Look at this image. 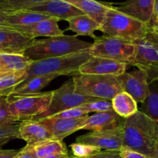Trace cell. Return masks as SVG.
<instances>
[{"instance_id":"cell-24","label":"cell","mask_w":158,"mask_h":158,"mask_svg":"<svg viewBox=\"0 0 158 158\" xmlns=\"http://www.w3.org/2000/svg\"><path fill=\"white\" fill-rule=\"evenodd\" d=\"M113 110L123 119L131 117L138 111L137 103L130 94L126 92L117 94L111 100Z\"/></svg>"},{"instance_id":"cell-13","label":"cell","mask_w":158,"mask_h":158,"mask_svg":"<svg viewBox=\"0 0 158 158\" xmlns=\"http://www.w3.org/2000/svg\"><path fill=\"white\" fill-rule=\"evenodd\" d=\"M12 28H0V52L23 54L35 41Z\"/></svg>"},{"instance_id":"cell-5","label":"cell","mask_w":158,"mask_h":158,"mask_svg":"<svg viewBox=\"0 0 158 158\" xmlns=\"http://www.w3.org/2000/svg\"><path fill=\"white\" fill-rule=\"evenodd\" d=\"M149 26L109 6L104 21L99 30L105 35L134 41L141 37Z\"/></svg>"},{"instance_id":"cell-31","label":"cell","mask_w":158,"mask_h":158,"mask_svg":"<svg viewBox=\"0 0 158 158\" xmlns=\"http://www.w3.org/2000/svg\"><path fill=\"white\" fill-rule=\"evenodd\" d=\"M70 148L73 155L78 157L87 158L101 151L100 148L93 146V145L77 143V142L72 143L70 145Z\"/></svg>"},{"instance_id":"cell-3","label":"cell","mask_w":158,"mask_h":158,"mask_svg":"<svg viewBox=\"0 0 158 158\" xmlns=\"http://www.w3.org/2000/svg\"><path fill=\"white\" fill-rule=\"evenodd\" d=\"M90 56L88 49L63 56L34 61L26 71L27 79L49 74H55L58 77L75 76L79 74L80 67Z\"/></svg>"},{"instance_id":"cell-33","label":"cell","mask_w":158,"mask_h":158,"mask_svg":"<svg viewBox=\"0 0 158 158\" xmlns=\"http://www.w3.org/2000/svg\"><path fill=\"white\" fill-rule=\"evenodd\" d=\"M87 116H89V114H86L84 110L82 109L80 106H77V107L62 111V112L58 113V114L47 117V118L53 119V120H56V119H76L87 117Z\"/></svg>"},{"instance_id":"cell-19","label":"cell","mask_w":158,"mask_h":158,"mask_svg":"<svg viewBox=\"0 0 158 158\" xmlns=\"http://www.w3.org/2000/svg\"><path fill=\"white\" fill-rule=\"evenodd\" d=\"M154 0H128L119 6L113 7L117 10L148 24L151 19Z\"/></svg>"},{"instance_id":"cell-29","label":"cell","mask_w":158,"mask_h":158,"mask_svg":"<svg viewBox=\"0 0 158 158\" xmlns=\"http://www.w3.org/2000/svg\"><path fill=\"white\" fill-rule=\"evenodd\" d=\"M80 107L84 110L85 112L88 114L89 113H100L113 110L111 100H102V99L84 103V104L81 105Z\"/></svg>"},{"instance_id":"cell-41","label":"cell","mask_w":158,"mask_h":158,"mask_svg":"<svg viewBox=\"0 0 158 158\" xmlns=\"http://www.w3.org/2000/svg\"><path fill=\"white\" fill-rule=\"evenodd\" d=\"M146 73L148 74V82L154 80V79H158V66L148 69V70H146Z\"/></svg>"},{"instance_id":"cell-9","label":"cell","mask_w":158,"mask_h":158,"mask_svg":"<svg viewBox=\"0 0 158 158\" xmlns=\"http://www.w3.org/2000/svg\"><path fill=\"white\" fill-rule=\"evenodd\" d=\"M136 56L132 66L148 70L158 66V29L149 27L147 32L134 40Z\"/></svg>"},{"instance_id":"cell-46","label":"cell","mask_w":158,"mask_h":158,"mask_svg":"<svg viewBox=\"0 0 158 158\" xmlns=\"http://www.w3.org/2000/svg\"><path fill=\"white\" fill-rule=\"evenodd\" d=\"M66 158H85V157H66Z\"/></svg>"},{"instance_id":"cell-6","label":"cell","mask_w":158,"mask_h":158,"mask_svg":"<svg viewBox=\"0 0 158 158\" xmlns=\"http://www.w3.org/2000/svg\"><path fill=\"white\" fill-rule=\"evenodd\" d=\"M89 53L93 56L114 60L132 66L136 56L134 42L111 35L96 37Z\"/></svg>"},{"instance_id":"cell-28","label":"cell","mask_w":158,"mask_h":158,"mask_svg":"<svg viewBox=\"0 0 158 158\" xmlns=\"http://www.w3.org/2000/svg\"><path fill=\"white\" fill-rule=\"evenodd\" d=\"M27 77L26 71L0 73V97H8Z\"/></svg>"},{"instance_id":"cell-40","label":"cell","mask_w":158,"mask_h":158,"mask_svg":"<svg viewBox=\"0 0 158 158\" xmlns=\"http://www.w3.org/2000/svg\"><path fill=\"white\" fill-rule=\"evenodd\" d=\"M11 11L14 10L0 11V28H8V24L6 23V16Z\"/></svg>"},{"instance_id":"cell-34","label":"cell","mask_w":158,"mask_h":158,"mask_svg":"<svg viewBox=\"0 0 158 158\" xmlns=\"http://www.w3.org/2000/svg\"><path fill=\"white\" fill-rule=\"evenodd\" d=\"M19 124L9 125L0 127V139L19 138Z\"/></svg>"},{"instance_id":"cell-37","label":"cell","mask_w":158,"mask_h":158,"mask_svg":"<svg viewBox=\"0 0 158 158\" xmlns=\"http://www.w3.org/2000/svg\"><path fill=\"white\" fill-rule=\"evenodd\" d=\"M148 26L158 29V0H154V9Z\"/></svg>"},{"instance_id":"cell-32","label":"cell","mask_w":158,"mask_h":158,"mask_svg":"<svg viewBox=\"0 0 158 158\" xmlns=\"http://www.w3.org/2000/svg\"><path fill=\"white\" fill-rule=\"evenodd\" d=\"M46 1L48 0H6L8 5L14 11L29 10Z\"/></svg>"},{"instance_id":"cell-16","label":"cell","mask_w":158,"mask_h":158,"mask_svg":"<svg viewBox=\"0 0 158 158\" xmlns=\"http://www.w3.org/2000/svg\"><path fill=\"white\" fill-rule=\"evenodd\" d=\"M88 117V116H87ZM76 119H53L44 118L39 120L41 123L46 125L52 134L53 139L63 141L70 134L76 131H80L82 127L84 125L86 117Z\"/></svg>"},{"instance_id":"cell-10","label":"cell","mask_w":158,"mask_h":158,"mask_svg":"<svg viewBox=\"0 0 158 158\" xmlns=\"http://www.w3.org/2000/svg\"><path fill=\"white\" fill-rule=\"evenodd\" d=\"M77 143L93 145L101 151H120L123 147L122 127L88 133L77 137Z\"/></svg>"},{"instance_id":"cell-8","label":"cell","mask_w":158,"mask_h":158,"mask_svg":"<svg viewBox=\"0 0 158 158\" xmlns=\"http://www.w3.org/2000/svg\"><path fill=\"white\" fill-rule=\"evenodd\" d=\"M97 100L100 99L77 94L75 92L73 80V78H70L68 81L63 83V86L52 91V99L48 107L43 112L34 117L31 120H39L47 118L62 111L80 106L84 103Z\"/></svg>"},{"instance_id":"cell-14","label":"cell","mask_w":158,"mask_h":158,"mask_svg":"<svg viewBox=\"0 0 158 158\" xmlns=\"http://www.w3.org/2000/svg\"><path fill=\"white\" fill-rule=\"evenodd\" d=\"M29 10L40 12L48 16L58 19L59 20H68L77 15H84L73 5L63 0H48Z\"/></svg>"},{"instance_id":"cell-42","label":"cell","mask_w":158,"mask_h":158,"mask_svg":"<svg viewBox=\"0 0 158 158\" xmlns=\"http://www.w3.org/2000/svg\"><path fill=\"white\" fill-rule=\"evenodd\" d=\"M2 10H13L8 5L6 0H0V11Z\"/></svg>"},{"instance_id":"cell-44","label":"cell","mask_w":158,"mask_h":158,"mask_svg":"<svg viewBox=\"0 0 158 158\" xmlns=\"http://www.w3.org/2000/svg\"><path fill=\"white\" fill-rule=\"evenodd\" d=\"M12 139L10 138H6V139H0V148L2 146H4L5 144H6L7 143H9V141H11Z\"/></svg>"},{"instance_id":"cell-7","label":"cell","mask_w":158,"mask_h":158,"mask_svg":"<svg viewBox=\"0 0 158 158\" xmlns=\"http://www.w3.org/2000/svg\"><path fill=\"white\" fill-rule=\"evenodd\" d=\"M52 91L22 94L12 93L6 97L9 111L19 121L31 120L45 110L52 99Z\"/></svg>"},{"instance_id":"cell-23","label":"cell","mask_w":158,"mask_h":158,"mask_svg":"<svg viewBox=\"0 0 158 158\" xmlns=\"http://www.w3.org/2000/svg\"><path fill=\"white\" fill-rule=\"evenodd\" d=\"M49 18L51 17L32 10L11 11L6 16V23L8 24V28L29 26Z\"/></svg>"},{"instance_id":"cell-22","label":"cell","mask_w":158,"mask_h":158,"mask_svg":"<svg viewBox=\"0 0 158 158\" xmlns=\"http://www.w3.org/2000/svg\"><path fill=\"white\" fill-rule=\"evenodd\" d=\"M32 63L23 54L0 52V73L27 71Z\"/></svg>"},{"instance_id":"cell-18","label":"cell","mask_w":158,"mask_h":158,"mask_svg":"<svg viewBox=\"0 0 158 158\" xmlns=\"http://www.w3.org/2000/svg\"><path fill=\"white\" fill-rule=\"evenodd\" d=\"M59 21L60 20L58 19L51 17L29 26H12L11 28L31 38L35 39L39 36H46L49 38L63 35V31L59 27Z\"/></svg>"},{"instance_id":"cell-20","label":"cell","mask_w":158,"mask_h":158,"mask_svg":"<svg viewBox=\"0 0 158 158\" xmlns=\"http://www.w3.org/2000/svg\"><path fill=\"white\" fill-rule=\"evenodd\" d=\"M81 11L84 15H88L95 20L100 26L104 21L109 6L103 4L95 0H63Z\"/></svg>"},{"instance_id":"cell-38","label":"cell","mask_w":158,"mask_h":158,"mask_svg":"<svg viewBox=\"0 0 158 158\" xmlns=\"http://www.w3.org/2000/svg\"><path fill=\"white\" fill-rule=\"evenodd\" d=\"M15 158H37L35 157V155L33 154V153L32 152L31 149L29 148V147L27 144L26 145V147L23 148H22L19 151V152L18 153Z\"/></svg>"},{"instance_id":"cell-36","label":"cell","mask_w":158,"mask_h":158,"mask_svg":"<svg viewBox=\"0 0 158 158\" xmlns=\"http://www.w3.org/2000/svg\"><path fill=\"white\" fill-rule=\"evenodd\" d=\"M120 152L123 158H150L143 154L137 152V151H133L130 148H125V147H122Z\"/></svg>"},{"instance_id":"cell-43","label":"cell","mask_w":158,"mask_h":158,"mask_svg":"<svg viewBox=\"0 0 158 158\" xmlns=\"http://www.w3.org/2000/svg\"><path fill=\"white\" fill-rule=\"evenodd\" d=\"M68 157V154H52V155L46 156L43 158H66Z\"/></svg>"},{"instance_id":"cell-17","label":"cell","mask_w":158,"mask_h":158,"mask_svg":"<svg viewBox=\"0 0 158 158\" xmlns=\"http://www.w3.org/2000/svg\"><path fill=\"white\" fill-rule=\"evenodd\" d=\"M19 138L23 139L26 144L32 145L39 142L53 139L49 128L39 120H26L19 126Z\"/></svg>"},{"instance_id":"cell-21","label":"cell","mask_w":158,"mask_h":158,"mask_svg":"<svg viewBox=\"0 0 158 158\" xmlns=\"http://www.w3.org/2000/svg\"><path fill=\"white\" fill-rule=\"evenodd\" d=\"M69 23V27L66 30H71L76 32L77 35H87L91 38H96L94 32L99 30L100 25L95 20L86 15H77L66 20Z\"/></svg>"},{"instance_id":"cell-1","label":"cell","mask_w":158,"mask_h":158,"mask_svg":"<svg viewBox=\"0 0 158 158\" xmlns=\"http://www.w3.org/2000/svg\"><path fill=\"white\" fill-rule=\"evenodd\" d=\"M123 147L155 158L158 140V125L141 111L123 120Z\"/></svg>"},{"instance_id":"cell-27","label":"cell","mask_w":158,"mask_h":158,"mask_svg":"<svg viewBox=\"0 0 158 158\" xmlns=\"http://www.w3.org/2000/svg\"><path fill=\"white\" fill-rule=\"evenodd\" d=\"M57 77L58 76L55 74H49V75L36 76L32 78L26 79L20 84H19L14 89L12 93L22 94L39 93Z\"/></svg>"},{"instance_id":"cell-15","label":"cell","mask_w":158,"mask_h":158,"mask_svg":"<svg viewBox=\"0 0 158 158\" xmlns=\"http://www.w3.org/2000/svg\"><path fill=\"white\" fill-rule=\"evenodd\" d=\"M124 119L120 117L115 111L109 110L105 112L95 113L88 116L81 130L90 131L91 132L107 131L120 128L123 126Z\"/></svg>"},{"instance_id":"cell-45","label":"cell","mask_w":158,"mask_h":158,"mask_svg":"<svg viewBox=\"0 0 158 158\" xmlns=\"http://www.w3.org/2000/svg\"><path fill=\"white\" fill-rule=\"evenodd\" d=\"M155 158H158V140L157 141V144H156L155 148Z\"/></svg>"},{"instance_id":"cell-4","label":"cell","mask_w":158,"mask_h":158,"mask_svg":"<svg viewBox=\"0 0 158 158\" xmlns=\"http://www.w3.org/2000/svg\"><path fill=\"white\" fill-rule=\"evenodd\" d=\"M72 78L75 92L83 96L111 100L117 94L123 92L116 76L79 73Z\"/></svg>"},{"instance_id":"cell-26","label":"cell","mask_w":158,"mask_h":158,"mask_svg":"<svg viewBox=\"0 0 158 158\" xmlns=\"http://www.w3.org/2000/svg\"><path fill=\"white\" fill-rule=\"evenodd\" d=\"M27 145L37 158H43L56 154H68L66 144L61 140L55 139L44 140L32 145Z\"/></svg>"},{"instance_id":"cell-12","label":"cell","mask_w":158,"mask_h":158,"mask_svg":"<svg viewBox=\"0 0 158 158\" xmlns=\"http://www.w3.org/2000/svg\"><path fill=\"white\" fill-rule=\"evenodd\" d=\"M128 65L91 56L79 69L80 74L112 75L119 77L127 72Z\"/></svg>"},{"instance_id":"cell-11","label":"cell","mask_w":158,"mask_h":158,"mask_svg":"<svg viewBox=\"0 0 158 158\" xmlns=\"http://www.w3.org/2000/svg\"><path fill=\"white\" fill-rule=\"evenodd\" d=\"M120 86L123 92L127 93L137 103H142L148 94V77L146 71L137 69L125 72L119 76Z\"/></svg>"},{"instance_id":"cell-35","label":"cell","mask_w":158,"mask_h":158,"mask_svg":"<svg viewBox=\"0 0 158 158\" xmlns=\"http://www.w3.org/2000/svg\"><path fill=\"white\" fill-rule=\"evenodd\" d=\"M87 158H123L120 151H103Z\"/></svg>"},{"instance_id":"cell-25","label":"cell","mask_w":158,"mask_h":158,"mask_svg":"<svg viewBox=\"0 0 158 158\" xmlns=\"http://www.w3.org/2000/svg\"><path fill=\"white\" fill-rule=\"evenodd\" d=\"M148 94L141 103L140 110L158 125V79L148 82Z\"/></svg>"},{"instance_id":"cell-2","label":"cell","mask_w":158,"mask_h":158,"mask_svg":"<svg viewBox=\"0 0 158 158\" xmlns=\"http://www.w3.org/2000/svg\"><path fill=\"white\" fill-rule=\"evenodd\" d=\"M92 46L89 42L79 40L77 35H57L35 40L26 48L23 55L32 62L63 56L88 49Z\"/></svg>"},{"instance_id":"cell-39","label":"cell","mask_w":158,"mask_h":158,"mask_svg":"<svg viewBox=\"0 0 158 158\" xmlns=\"http://www.w3.org/2000/svg\"><path fill=\"white\" fill-rule=\"evenodd\" d=\"M20 150L0 149V158H15Z\"/></svg>"},{"instance_id":"cell-30","label":"cell","mask_w":158,"mask_h":158,"mask_svg":"<svg viewBox=\"0 0 158 158\" xmlns=\"http://www.w3.org/2000/svg\"><path fill=\"white\" fill-rule=\"evenodd\" d=\"M18 121V119L12 115L9 111L6 97H0V127L17 124Z\"/></svg>"}]
</instances>
